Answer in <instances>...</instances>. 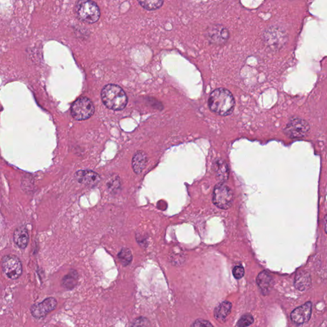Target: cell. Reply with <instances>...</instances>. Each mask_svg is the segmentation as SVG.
<instances>
[{
	"instance_id": "1",
	"label": "cell",
	"mask_w": 327,
	"mask_h": 327,
	"mask_svg": "<svg viewBox=\"0 0 327 327\" xmlns=\"http://www.w3.org/2000/svg\"><path fill=\"white\" fill-rule=\"evenodd\" d=\"M208 103L213 112L221 116L229 115L233 111L236 105L231 92L224 88L213 91L208 98Z\"/></svg>"
},
{
	"instance_id": "2",
	"label": "cell",
	"mask_w": 327,
	"mask_h": 327,
	"mask_svg": "<svg viewBox=\"0 0 327 327\" xmlns=\"http://www.w3.org/2000/svg\"><path fill=\"white\" fill-rule=\"evenodd\" d=\"M101 98L104 105L113 111H121L127 106L128 98L120 86L110 84L104 87Z\"/></svg>"
},
{
	"instance_id": "3",
	"label": "cell",
	"mask_w": 327,
	"mask_h": 327,
	"mask_svg": "<svg viewBox=\"0 0 327 327\" xmlns=\"http://www.w3.org/2000/svg\"><path fill=\"white\" fill-rule=\"evenodd\" d=\"M77 18L84 23H96L100 18L101 12L98 5L92 1L79 2L75 7Z\"/></svg>"
},
{
	"instance_id": "4",
	"label": "cell",
	"mask_w": 327,
	"mask_h": 327,
	"mask_svg": "<svg viewBox=\"0 0 327 327\" xmlns=\"http://www.w3.org/2000/svg\"><path fill=\"white\" fill-rule=\"evenodd\" d=\"M95 112V107L90 99L81 98L74 102L71 107V115L78 121L88 119Z\"/></svg>"
},
{
	"instance_id": "5",
	"label": "cell",
	"mask_w": 327,
	"mask_h": 327,
	"mask_svg": "<svg viewBox=\"0 0 327 327\" xmlns=\"http://www.w3.org/2000/svg\"><path fill=\"white\" fill-rule=\"evenodd\" d=\"M212 200L216 207L220 209L227 210L231 207L233 202V193L229 186L223 183H219L215 186Z\"/></svg>"
},
{
	"instance_id": "6",
	"label": "cell",
	"mask_w": 327,
	"mask_h": 327,
	"mask_svg": "<svg viewBox=\"0 0 327 327\" xmlns=\"http://www.w3.org/2000/svg\"><path fill=\"white\" fill-rule=\"evenodd\" d=\"M2 270L12 280L18 279L23 273L21 261L15 255H7L2 260Z\"/></svg>"
},
{
	"instance_id": "7",
	"label": "cell",
	"mask_w": 327,
	"mask_h": 327,
	"mask_svg": "<svg viewBox=\"0 0 327 327\" xmlns=\"http://www.w3.org/2000/svg\"><path fill=\"white\" fill-rule=\"evenodd\" d=\"M310 125L306 120L299 117H293L285 128V134L292 139H299L307 135Z\"/></svg>"
},
{
	"instance_id": "8",
	"label": "cell",
	"mask_w": 327,
	"mask_h": 327,
	"mask_svg": "<svg viewBox=\"0 0 327 327\" xmlns=\"http://www.w3.org/2000/svg\"><path fill=\"white\" fill-rule=\"evenodd\" d=\"M57 300L53 297L47 298L42 302L33 304L30 308L31 314L34 318L41 319L45 318L51 312L57 308Z\"/></svg>"
},
{
	"instance_id": "9",
	"label": "cell",
	"mask_w": 327,
	"mask_h": 327,
	"mask_svg": "<svg viewBox=\"0 0 327 327\" xmlns=\"http://www.w3.org/2000/svg\"><path fill=\"white\" fill-rule=\"evenodd\" d=\"M207 37L214 44H224L229 37L228 30L223 26L214 25L207 31Z\"/></svg>"
},
{
	"instance_id": "10",
	"label": "cell",
	"mask_w": 327,
	"mask_h": 327,
	"mask_svg": "<svg viewBox=\"0 0 327 327\" xmlns=\"http://www.w3.org/2000/svg\"><path fill=\"white\" fill-rule=\"evenodd\" d=\"M312 313V303L307 302L302 306L297 307L291 314V319L295 324H304L311 318Z\"/></svg>"
},
{
	"instance_id": "11",
	"label": "cell",
	"mask_w": 327,
	"mask_h": 327,
	"mask_svg": "<svg viewBox=\"0 0 327 327\" xmlns=\"http://www.w3.org/2000/svg\"><path fill=\"white\" fill-rule=\"evenodd\" d=\"M75 177L79 183L88 186H94L101 180L100 176L96 172L91 170H80L75 174Z\"/></svg>"
},
{
	"instance_id": "12",
	"label": "cell",
	"mask_w": 327,
	"mask_h": 327,
	"mask_svg": "<svg viewBox=\"0 0 327 327\" xmlns=\"http://www.w3.org/2000/svg\"><path fill=\"white\" fill-rule=\"evenodd\" d=\"M256 283L259 288H260L263 295H266L269 294L273 286V280L272 276L266 271H263L260 273L256 278Z\"/></svg>"
},
{
	"instance_id": "13",
	"label": "cell",
	"mask_w": 327,
	"mask_h": 327,
	"mask_svg": "<svg viewBox=\"0 0 327 327\" xmlns=\"http://www.w3.org/2000/svg\"><path fill=\"white\" fill-rule=\"evenodd\" d=\"M277 28L273 30L270 29V30L266 31L265 33V42L270 45V47L276 48L280 47L282 45L283 43L285 42V35L282 31L278 33L277 37H275L276 33H277Z\"/></svg>"
},
{
	"instance_id": "14",
	"label": "cell",
	"mask_w": 327,
	"mask_h": 327,
	"mask_svg": "<svg viewBox=\"0 0 327 327\" xmlns=\"http://www.w3.org/2000/svg\"><path fill=\"white\" fill-rule=\"evenodd\" d=\"M148 161L147 154L143 151H138L133 156L132 166L133 170L135 173L139 174L147 165Z\"/></svg>"
},
{
	"instance_id": "15",
	"label": "cell",
	"mask_w": 327,
	"mask_h": 327,
	"mask_svg": "<svg viewBox=\"0 0 327 327\" xmlns=\"http://www.w3.org/2000/svg\"><path fill=\"white\" fill-rule=\"evenodd\" d=\"M14 243L21 249H25L27 247L29 242V235L27 229L25 227H18L14 233Z\"/></svg>"
},
{
	"instance_id": "16",
	"label": "cell",
	"mask_w": 327,
	"mask_h": 327,
	"mask_svg": "<svg viewBox=\"0 0 327 327\" xmlns=\"http://www.w3.org/2000/svg\"><path fill=\"white\" fill-rule=\"evenodd\" d=\"M294 285L295 288L300 291L308 290L311 285V276L304 271H300L295 277Z\"/></svg>"
},
{
	"instance_id": "17",
	"label": "cell",
	"mask_w": 327,
	"mask_h": 327,
	"mask_svg": "<svg viewBox=\"0 0 327 327\" xmlns=\"http://www.w3.org/2000/svg\"><path fill=\"white\" fill-rule=\"evenodd\" d=\"M231 303L229 302L224 301L220 303L214 310L215 318L219 322L226 321L227 316L231 312Z\"/></svg>"
},
{
	"instance_id": "18",
	"label": "cell",
	"mask_w": 327,
	"mask_h": 327,
	"mask_svg": "<svg viewBox=\"0 0 327 327\" xmlns=\"http://www.w3.org/2000/svg\"><path fill=\"white\" fill-rule=\"evenodd\" d=\"M215 174L220 180L226 181L229 176V169L226 162L221 160L216 162L215 165Z\"/></svg>"
},
{
	"instance_id": "19",
	"label": "cell",
	"mask_w": 327,
	"mask_h": 327,
	"mask_svg": "<svg viewBox=\"0 0 327 327\" xmlns=\"http://www.w3.org/2000/svg\"><path fill=\"white\" fill-rule=\"evenodd\" d=\"M78 281V273L76 270H71L63 278L62 285L67 290H72L76 287Z\"/></svg>"
},
{
	"instance_id": "20",
	"label": "cell",
	"mask_w": 327,
	"mask_h": 327,
	"mask_svg": "<svg viewBox=\"0 0 327 327\" xmlns=\"http://www.w3.org/2000/svg\"><path fill=\"white\" fill-rule=\"evenodd\" d=\"M106 186H107V189L111 194H113L115 195L116 193H118L120 191L121 188V180L118 176H113L110 178V180L108 181L107 183H106Z\"/></svg>"
},
{
	"instance_id": "21",
	"label": "cell",
	"mask_w": 327,
	"mask_h": 327,
	"mask_svg": "<svg viewBox=\"0 0 327 327\" xmlns=\"http://www.w3.org/2000/svg\"><path fill=\"white\" fill-rule=\"evenodd\" d=\"M118 257L123 266H127L132 262V254L129 249L123 248L118 253Z\"/></svg>"
},
{
	"instance_id": "22",
	"label": "cell",
	"mask_w": 327,
	"mask_h": 327,
	"mask_svg": "<svg viewBox=\"0 0 327 327\" xmlns=\"http://www.w3.org/2000/svg\"><path fill=\"white\" fill-rule=\"evenodd\" d=\"M163 1H145L139 2V4L144 7V9L150 10H156L161 7L163 4Z\"/></svg>"
},
{
	"instance_id": "23",
	"label": "cell",
	"mask_w": 327,
	"mask_h": 327,
	"mask_svg": "<svg viewBox=\"0 0 327 327\" xmlns=\"http://www.w3.org/2000/svg\"><path fill=\"white\" fill-rule=\"evenodd\" d=\"M254 322V318L253 316L250 314H246L243 315L239 319L238 323H237V326L238 327H248L251 325Z\"/></svg>"
},
{
	"instance_id": "24",
	"label": "cell",
	"mask_w": 327,
	"mask_h": 327,
	"mask_svg": "<svg viewBox=\"0 0 327 327\" xmlns=\"http://www.w3.org/2000/svg\"><path fill=\"white\" fill-rule=\"evenodd\" d=\"M150 326L149 319L145 317H139L132 322L130 327H150Z\"/></svg>"
},
{
	"instance_id": "25",
	"label": "cell",
	"mask_w": 327,
	"mask_h": 327,
	"mask_svg": "<svg viewBox=\"0 0 327 327\" xmlns=\"http://www.w3.org/2000/svg\"><path fill=\"white\" fill-rule=\"evenodd\" d=\"M244 273V268L242 266H237L232 270V274L237 279H240V278L243 277Z\"/></svg>"
},
{
	"instance_id": "26",
	"label": "cell",
	"mask_w": 327,
	"mask_h": 327,
	"mask_svg": "<svg viewBox=\"0 0 327 327\" xmlns=\"http://www.w3.org/2000/svg\"><path fill=\"white\" fill-rule=\"evenodd\" d=\"M191 327H214L212 324L207 320L203 319H198L193 323Z\"/></svg>"
}]
</instances>
